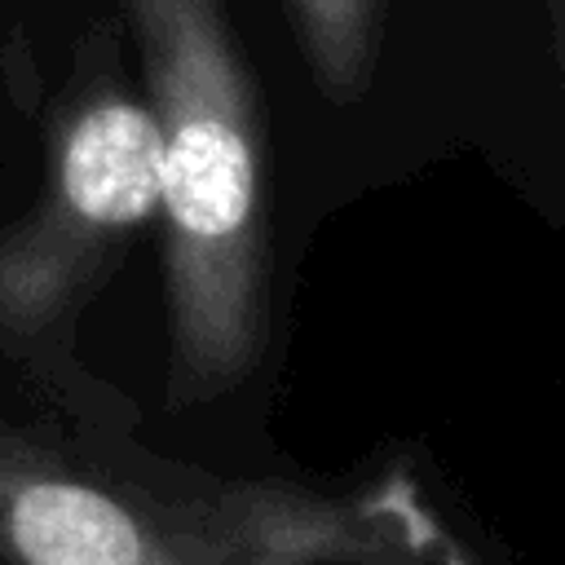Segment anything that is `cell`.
Returning <instances> with one entry per match:
<instances>
[{"instance_id":"4","label":"cell","mask_w":565,"mask_h":565,"mask_svg":"<svg viewBox=\"0 0 565 565\" xmlns=\"http://www.w3.org/2000/svg\"><path fill=\"white\" fill-rule=\"evenodd\" d=\"M371 4L375 0H291L305 49L322 84L340 97L362 93L371 66Z\"/></svg>"},{"instance_id":"2","label":"cell","mask_w":565,"mask_h":565,"mask_svg":"<svg viewBox=\"0 0 565 565\" xmlns=\"http://www.w3.org/2000/svg\"><path fill=\"white\" fill-rule=\"evenodd\" d=\"M159 212V124L150 106L97 102L88 106L57 159V190L49 216L0 256V309L40 318L75 282L88 238L128 230Z\"/></svg>"},{"instance_id":"3","label":"cell","mask_w":565,"mask_h":565,"mask_svg":"<svg viewBox=\"0 0 565 565\" xmlns=\"http://www.w3.org/2000/svg\"><path fill=\"white\" fill-rule=\"evenodd\" d=\"M0 539L35 565H150L177 552L102 490L22 477L0 490Z\"/></svg>"},{"instance_id":"1","label":"cell","mask_w":565,"mask_h":565,"mask_svg":"<svg viewBox=\"0 0 565 565\" xmlns=\"http://www.w3.org/2000/svg\"><path fill=\"white\" fill-rule=\"evenodd\" d=\"M159 124L168 216L172 402L230 388L256 366L260 194L252 93L216 0H128Z\"/></svg>"}]
</instances>
